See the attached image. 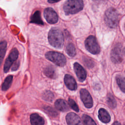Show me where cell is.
<instances>
[{
    "label": "cell",
    "mask_w": 125,
    "mask_h": 125,
    "mask_svg": "<svg viewBox=\"0 0 125 125\" xmlns=\"http://www.w3.org/2000/svg\"><path fill=\"white\" fill-rule=\"evenodd\" d=\"M48 39L49 43L55 48L61 49L63 45V34L57 28H53L50 30L48 35Z\"/></svg>",
    "instance_id": "obj_1"
},
{
    "label": "cell",
    "mask_w": 125,
    "mask_h": 125,
    "mask_svg": "<svg viewBox=\"0 0 125 125\" xmlns=\"http://www.w3.org/2000/svg\"><path fill=\"white\" fill-rule=\"evenodd\" d=\"M83 7V0H68L63 5V10L66 15L74 14L81 11Z\"/></svg>",
    "instance_id": "obj_2"
},
{
    "label": "cell",
    "mask_w": 125,
    "mask_h": 125,
    "mask_svg": "<svg viewBox=\"0 0 125 125\" xmlns=\"http://www.w3.org/2000/svg\"><path fill=\"white\" fill-rule=\"evenodd\" d=\"M104 20L108 27L112 28H116L119 23V14L114 8H109L105 12Z\"/></svg>",
    "instance_id": "obj_3"
},
{
    "label": "cell",
    "mask_w": 125,
    "mask_h": 125,
    "mask_svg": "<svg viewBox=\"0 0 125 125\" xmlns=\"http://www.w3.org/2000/svg\"><path fill=\"white\" fill-rule=\"evenodd\" d=\"M45 56L47 59L53 62L58 66H63L66 64V58L61 53L56 51H49L45 54Z\"/></svg>",
    "instance_id": "obj_4"
},
{
    "label": "cell",
    "mask_w": 125,
    "mask_h": 125,
    "mask_svg": "<svg viewBox=\"0 0 125 125\" xmlns=\"http://www.w3.org/2000/svg\"><path fill=\"white\" fill-rule=\"evenodd\" d=\"M85 47L91 54H98L100 52V48L96 38L93 36H89L85 41Z\"/></svg>",
    "instance_id": "obj_5"
},
{
    "label": "cell",
    "mask_w": 125,
    "mask_h": 125,
    "mask_svg": "<svg viewBox=\"0 0 125 125\" xmlns=\"http://www.w3.org/2000/svg\"><path fill=\"white\" fill-rule=\"evenodd\" d=\"M110 58L112 62L114 63H119L123 60V53L122 45L120 43L116 44L111 50Z\"/></svg>",
    "instance_id": "obj_6"
},
{
    "label": "cell",
    "mask_w": 125,
    "mask_h": 125,
    "mask_svg": "<svg viewBox=\"0 0 125 125\" xmlns=\"http://www.w3.org/2000/svg\"><path fill=\"white\" fill-rule=\"evenodd\" d=\"M18 56V50L16 48H13L5 62L3 67V71L5 73H7L9 71L11 65L17 60Z\"/></svg>",
    "instance_id": "obj_7"
},
{
    "label": "cell",
    "mask_w": 125,
    "mask_h": 125,
    "mask_svg": "<svg viewBox=\"0 0 125 125\" xmlns=\"http://www.w3.org/2000/svg\"><path fill=\"white\" fill-rule=\"evenodd\" d=\"M46 21L50 24H54L58 21V16L55 11L52 8H46L43 12Z\"/></svg>",
    "instance_id": "obj_8"
},
{
    "label": "cell",
    "mask_w": 125,
    "mask_h": 125,
    "mask_svg": "<svg viewBox=\"0 0 125 125\" xmlns=\"http://www.w3.org/2000/svg\"><path fill=\"white\" fill-rule=\"evenodd\" d=\"M80 93L81 100L85 106L91 108L93 106V100L89 92L85 89H82Z\"/></svg>",
    "instance_id": "obj_9"
},
{
    "label": "cell",
    "mask_w": 125,
    "mask_h": 125,
    "mask_svg": "<svg viewBox=\"0 0 125 125\" xmlns=\"http://www.w3.org/2000/svg\"><path fill=\"white\" fill-rule=\"evenodd\" d=\"M74 69L75 73L80 82L84 81L86 77V72L83 67L78 62L74 64Z\"/></svg>",
    "instance_id": "obj_10"
},
{
    "label": "cell",
    "mask_w": 125,
    "mask_h": 125,
    "mask_svg": "<svg viewBox=\"0 0 125 125\" xmlns=\"http://www.w3.org/2000/svg\"><path fill=\"white\" fill-rule=\"evenodd\" d=\"M68 125H82L80 117L74 113H69L66 116Z\"/></svg>",
    "instance_id": "obj_11"
},
{
    "label": "cell",
    "mask_w": 125,
    "mask_h": 125,
    "mask_svg": "<svg viewBox=\"0 0 125 125\" xmlns=\"http://www.w3.org/2000/svg\"><path fill=\"white\" fill-rule=\"evenodd\" d=\"M64 82L67 87L71 90H75L77 88V83L74 78L69 74H66L64 77Z\"/></svg>",
    "instance_id": "obj_12"
},
{
    "label": "cell",
    "mask_w": 125,
    "mask_h": 125,
    "mask_svg": "<svg viewBox=\"0 0 125 125\" xmlns=\"http://www.w3.org/2000/svg\"><path fill=\"white\" fill-rule=\"evenodd\" d=\"M98 117L101 121L104 123H107L110 121V116L107 111L104 109L101 108L98 112Z\"/></svg>",
    "instance_id": "obj_13"
},
{
    "label": "cell",
    "mask_w": 125,
    "mask_h": 125,
    "mask_svg": "<svg viewBox=\"0 0 125 125\" xmlns=\"http://www.w3.org/2000/svg\"><path fill=\"white\" fill-rule=\"evenodd\" d=\"M30 122L32 125H44V119L37 113H33L30 115Z\"/></svg>",
    "instance_id": "obj_14"
},
{
    "label": "cell",
    "mask_w": 125,
    "mask_h": 125,
    "mask_svg": "<svg viewBox=\"0 0 125 125\" xmlns=\"http://www.w3.org/2000/svg\"><path fill=\"white\" fill-rule=\"evenodd\" d=\"M56 108L62 112H66L69 110V107L66 102L62 99H58L55 103Z\"/></svg>",
    "instance_id": "obj_15"
},
{
    "label": "cell",
    "mask_w": 125,
    "mask_h": 125,
    "mask_svg": "<svg viewBox=\"0 0 125 125\" xmlns=\"http://www.w3.org/2000/svg\"><path fill=\"white\" fill-rule=\"evenodd\" d=\"M30 22L38 24L43 25V22L42 20L41 12L39 11H36L31 17Z\"/></svg>",
    "instance_id": "obj_16"
},
{
    "label": "cell",
    "mask_w": 125,
    "mask_h": 125,
    "mask_svg": "<svg viewBox=\"0 0 125 125\" xmlns=\"http://www.w3.org/2000/svg\"><path fill=\"white\" fill-rule=\"evenodd\" d=\"M44 74L48 77L52 79H55L57 77L56 72L54 68L52 66H48L44 70Z\"/></svg>",
    "instance_id": "obj_17"
},
{
    "label": "cell",
    "mask_w": 125,
    "mask_h": 125,
    "mask_svg": "<svg viewBox=\"0 0 125 125\" xmlns=\"http://www.w3.org/2000/svg\"><path fill=\"white\" fill-rule=\"evenodd\" d=\"M6 47L7 42L5 41H2L0 42V67L5 54Z\"/></svg>",
    "instance_id": "obj_18"
},
{
    "label": "cell",
    "mask_w": 125,
    "mask_h": 125,
    "mask_svg": "<svg viewBox=\"0 0 125 125\" xmlns=\"http://www.w3.org/2000/svg\"><path fill=\"white\" fill-rule=\"evenodd\" d=\"M116 80L121 90L125 93V78L121 75H117L116 77Z\"/></svg>",
    "instance_id": "obj_19"
},
{
    "label": "cell",
    "mask_w": 125,
    "mask_h": 125,
    "mask_svg": "<svg viewBox=\"0 0 125 125\" xmlns=\"http://www.w3.org/2000/svg\"><path fill=\"white\" fill-rule=\"evenodd\" d=\"M65 51L67 55H69L70 57H73L75 56L76 54L75 47L74 45L72 43H69L67 45Z\"/></svg>",
    "instance_id": "obj_20"
},
{
    "label": "cell",
    "mask_w": 125,
    "mask_h": 125,
    "mask_svg": "<svg viewBox=\"0 0 125 125\" xmlns=\"http://www.w3.org/2000/svg\"><path fill=\"white\" fill-rule=\"evenodd\" d=\"M12 80H13V76L9 75L7 76L4 80V81L2 85V90L4 91L7 90L11 86L12 82Z\"/></svg>",
    "instance_id": "obj_21"
},
{
    "label": "cell",
    "mask_w": 125,
    "mask_h": 125,
    "mask_svg": "<svg viewBox=\"0 0 125 125\" xmlns=\"http://www.w3.org/2000/svg\"><path fill=\"white\" fill-rule=\"evenodd\" d=\"M82 120L84 125H97L94 120L86 114L83 115Z\"/></svg>",
    "instance_id": "obj_22"
},
{
    "label": "cell",
    "mask_w": 125,
    "mask_h": 125,
    "mask_svg": "<svg viewBox=\"0 0 125 125\" xmlns=\"http://www.w3.org/2000/svg\"><path fill=\"white\" fill-rule=\"evenodd\" d=\"M107 103L112 108H114L116 106V101L114 97L111 94H108L107 96Z\"/></svg>",
    "instance_id": "obj_23"
},
{
    "label": "cell",
    "mask_w": 125,
    "mask_h": 125,
    "mask_svg": "<svg viewBox=\"0 0 125 125\" xmlns=\"http://www.w3.org/2000/svg\"><path fill=\"white\" fill-rule=\"evenodd\" d=\"M83 61L86 66L88 68H92L94 66V61L89 58L84 57L83 58Z\"/></svg>",
    "instance_id": "obj_24"
},
{
    "label": "cell",
    "mask_w": 125,
    "mask_h": 125,
    "mask_svg": "<svg viewBox=\"0 0 125 125\" xmlns=\"http://www.w3.org/2000/svg\"><path fill=\"white\" fill-rule=\"evenodd\" d=\"M43 98L46 101H52L54 98V95L51 92L47 91L44 93L43 95Z\"/></svg>",
    "instance_id": "obj_25"
},
{
    "label": "cell",
    "mask_w": 125,
    "mask_h": 125,
    "mask_svg": "<svg viewBox=\"0 0 125 125\" xmlns=\"http://www.w3.org/2000/svg\"><path fill=\"white\" fill-rule=\"evenodd\" d=\"M68 103L69 106L74 110H75L76 112H79V107H78L77 104H76V103L75 102V101L73 100H72L71 99H68Z\"/></svg>",
    "instance_id": "obj_26"
},
{
    "label": "cell",
    "mask_w": 125,
    "mask_h": 125,
    "mask_svg": "<svg viewBox=\"0 0 125 125\" xmlns=\"http://www.w3.org/2000/svg\"><path fill=\"white\" fill-rule=\"evenodd\" d=\"M46 110L47 111V112L48 113V114H49L52 116H56L58 114H57L58 113L55 110H54V109H53L51 107H46Z\"/></svg>",
    "instance_id": "obj_27"
},
{
    "label": "cell",
    "mask_w": 125,
    "mask_h": 125,
    "mask_svg": "<svg viewBox=\"0 0 125 125\" xmlns=\"http://www.w3.org/2000/svg\"><path fill=\"white\" fill-rule=\"evenodd\" d=\"M19 66V62H16L15 63V64H14V65L12 67V70H13V71L16 70L18 68Z\"/></svg>",
    "instance_id": "obj_28"
},
{
    "label": "cell",
    "mask_w": 125,
    "mask_h": 125,
    "mask_svg": "<svg viewBox=\"0 0 125 125\" xmlns=\"http://www.w3.org/2000/svg\"><path fill=\"white\" fill-rule=\"evenodd\" d=\"M48 0V2H49V3H55V2H57L59 1H60V0Z\"/></svg>",
    "instance_id": "obj_29"
},
{
    "label": "cell",
    "mask_w": 125,
    "mask_h": 125,
    "mask_svg": "<svg viewBox=\"0 0 125 125\" xmlns=\"http://www.w3.org/2000/svg\"><path fill=\"white\" fill-rule=\"evenodd\" d=\"M112 125H121V124L118 122H115Z\"/></svg>",
    "instance_id": "obj_30"
},
{
    "label": "cell",
    "mask_w": 125,
    "mask_h": 125,
    "mask_svg": "<svg viewBox=\"0 0 125 125\" xmlns=\"http://www.w3.org/2000/svg\"><path fill=\"white\" fill-rule=\"evenodd\" d=\"M93 1H96V2H102V1H104L105 0H93Z\"/></svg>",
    "instance_id": "obj_31"
},
{
    "label": "cell",
    "mask_w": 125,
    "mask_h": 125,
    "mask_svg": "<svg viewBox=\"0 0 125 125\" xmlns=\"http://www.w3.org/2000/svg\"><path fill=\"white\" fill-rule=\"evenodd\" d=\"M123 52H124V54H125V47L124 48V50H123Z\"/></svg>",
    "instance_id": "obj_32"
},
{
    "label": "cell",
    "mask_w": 125,
    "mask_h": 125,
    "mask_svg": "<svg viewBox=\"0 0 125 125\" xmlns=\"http://www.w3.org/2000/svg\"><path fill=\"white\" fill-rule=\"evenodd\" d=\"M124 125H125V124H124Z\"/></svg>",
    "instance_id": "obj_33"
}]
</instances>
